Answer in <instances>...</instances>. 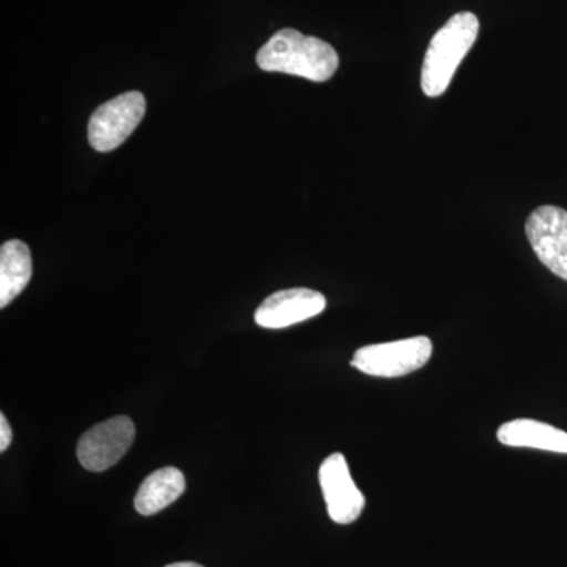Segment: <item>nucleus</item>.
<instances>
[{"label": "nucleus", "mask_w": 567, "mask_h": 567, "mask_svg": "<svg viewBox=\"0 0 567 567\" xmlns=\"http://www.w3.org/2000/svg\"><path fill=\"white\" fill-rule=\"evenodd\" d=\"M256 61L264 71L315 82L331 80L339 66L338 52L330 43L295 29L276 32L257 52Z\"/></svg>", "instance_id": "f257e3e1"}, {"label": "nucleus", "mask_w": 567, "mask_h": 567, "mask_svg": "<svg viewBox=\"0 0 567 567\" xmlns=\"http://www.w3.org/2000/svg\"><path fill=\"white\" fill-rule=\"evenodd\" d=\"M480 33V20L472 11H461L432 37L421 71V89L431 99L442 96L472 50Z\"/></svg>", "instance_id": "f03ea898"}, {"label": "nucleus", "mask_w": 567, "mask_h": 567, "mask_svg": "<svg viewBox=\"0 0 567 567\" xmlns=\"http://www.w3.org/2000/svg\"><path fill=\"white\" fill-rule=\"evenodd\" d=\"M432 357V342L425 336L365 346L353 354L352 365L365 375L394 379L420 371Z\"/></svg>", "instance_id": "7ed1b4c3"}, {"label": "nucleus", "mask_w": 567, "mask_h": 567, "mask_svg": "<svg viewBox=\"0 0 567 567\" xmlns=\"http://www.w3.org/2000/svg\"><path fill=\"white\" fill-rule=\"evenodd\" d=\"M147 110L141 92H126L93 112L87 126L89 142L96 152H112L128 140Z\"/></svg>", "instance_id": "20e7f679"}, {"label": "nucleus", "mask_w": 567, "mask_h": 567, "mask_svg": "<svg viewBox=\"0 0 567 567\" xmlns=\"http://www.w3.org/2000/svg\"><path fill=\"white\" fill-rule=\"evenodd\" d=\"M136 435L128 416H114L93 425L78 443V458L89 472H104L121 462L128 453Z\"/></svg>", "instance_id": "39448f33"}, {"label": "nucleus", "mask_w": 567, "mask_h": 567, "mask_svg": "<svg viewBox=\"0 0 567 567\" xmlns=\"http://www.w3.org/2000/svg\"><path fill=\"white\" fill-rule=\"evenodd\" d=\"M525 230L537 259L567 281V212L555 205L536 208Z\"/></svg>", "instance_id": "423d86ee"}, {"label": "nucleus", "mask_w": 567, "mask_h": 567, "mask_svg": "<svg viewBox=\"0 0 567 567\" xmlns=\"http://www.w3.org/2000/svg\"><path fill=\"white\" fill-rule=\"evenodd\" d=\"M319 483L331 520L349 525L361 516L365 505L364 495L354 484L349 464L341 453L324 458L319 470Z\"/></svg>", "instance_id": "0eeeda50"}, {"label": "nucleus", "mask_w": 567, "mask_h": 567, "mask_svg": "<svg viewBox=\"0 0 567 567\" xmlns=\"http://www.w3.org/2000/svg\"><path fill=\"white\" fill-rule=\"evenodd\" d=\"M324 308H327V298L322 293L298 287V289L279 290L265 298L264 303L257 308L254 320L259 327L268 330H281L319 316Z\"/></svg>", "instance_id": "6e6552de"}, {"label": "nucleus", "mask_w": 567, "mask_h": 567, "mask_svg": "<svg viewBox=\"0 0 567 567\" xmlns=\"http://www.w3.org/2000/svg\"><path fill=\"white\" fill-rule=\"evenodd\" d=\"M496 439L505 446L533 447V450L567 454L566 432L554 427V425L540 423V421H511L498 429Z\"/></svg>", "instance_id": "1a4fd4ad"}, {"label": "nucleus", "mask_w": 567, "mask_h": 567, "mask_svg": "<svg viewBox=\"0 0 567 567\" xmlns=\"http://www.w3.org/2000/svg\"><path fill=\"white\" fill-rule=\"evenodd\" d=\"M186 488L185 476L175 466H164L145 477L134 498V507L141 516H153L173 505Z\"/></svg>", "instance_id": "9d476101"}, {"label": "nucleus", "mask_w": 567, "mask_h": 567, "mask_svg": "<svg viewBox=\"0 0 567 567\" xmlns=\"http://www.w3.org/2000/svg\"><path fill=\"white\" fill-rule=\"evenodd\" d=\"M32 278V256L21 240H9L0 248V308H7Z\"/></svg>", "instance_id": "9b49d317"}, {"label": "nucleus", "mask_w": 567, "mask_h": 567, "mask_svg": "<svg viewBox=\"0 0 567 567\" xmlns=\"http://www.w3.org/2000/svg\"><path fill=\"white\" fill-rule=\"evenodd\" d=\"M13 440V432H11L10 423L7 421V416L0 413V451L9 450Z\"/></svg>", "instance_id": "f8f14e48"}, {"label": "nucleus", "mask_w": 567, "mask_h": 567, "mask_svg": "<svg viewBox=\"0 0 567 567\" xmlns=\"http://www.w3.org/2000/svg\"><path fill=\"white\" fill-rule=\"evenodd\" d=\"M166 567H204V566L197 565V563L183 561V563H174V565H169Z\"/></svg>", "instance_id": "ddd939ff"}]
</instances>
